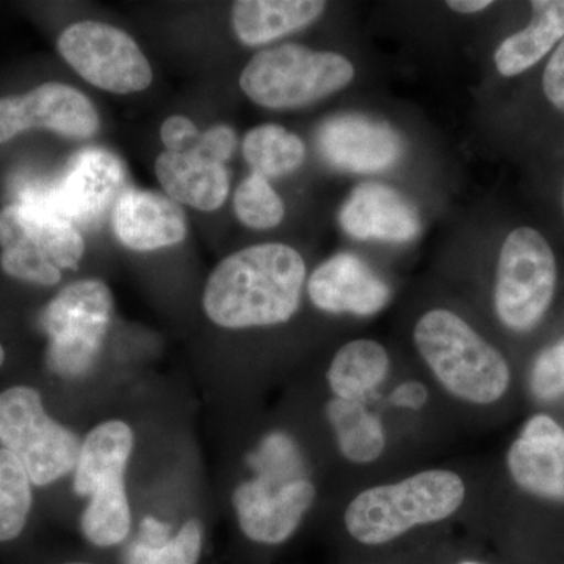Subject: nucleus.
<instances>
[{
  "instance_id": "f257e3e1",
  "label": "nucleus",
  "mask_w": 564,
  "mask_h": 564,
  "mask_svg": "<svg viewBox=\"0 0 564 564\" xmlns=\"http://www.w3.org/2000/svg\"><path fill=\"white\" fill-rule=\"evenodd\" d=\"M306 265L288 245L245 248L218 263L204 291V311L223 328L291 321L302 300Z\"/></svg>"
},
{
  "instance_id": "f03ea898",
  "label": "nucleus",
  "mask_w": 564,
  "mask_h": 564,
  "mask_svg": "<svg viewBox=\"0 0 564 564\" xmlns=\"http://www.w3.org/2000/svg\"><path fill=\"white\" fill-rule=\"evenodd\" d=\"M414 340L434 377L458 399L489 404L507 392L510 367L503 356L451 311L423 315Z\"/></svg>"
},
{
  "instance_id": "7ed1b4c3",
  "label": "nucleus",
  "mask_w": 564,
  "mask_h": 564,
  "mask_svg": "<svg viewBox=\"0 0 564 564\" xmlns=\"http://www.w3.org/2000/svg\"><path fill=\"white\" fill-rule=\"evenodd\" d=\"M466 496L459 475L426 470L395 485L375 486L359 494L345 513L348 533L359 543H389L417 525L433 524L455 513Z\"/></svg>"
},
{
  "instance_id": "20e7f679",
  "label": "nucleus",
  "mask_w": 564,
  "mask_h": 564,
  "mask_svg": "<svg viewBox=\"0 0 564 564\" xmlns=\"http://www.w3.org/2000/svg\"><path fill=\"white\" fill-rule=\"evenodd\" d=\"M132 447V430L120 421L96 426L80 447L74 491L90 497L82 514V532L99 547L120 544L131 530L124 474Z\"/></svg>"
},
{
  "instance_id": "39448f33",
  "label": "nucleus",
  "mask_w": 564,
  "mask_h": 564,
  "mask_svg": "<svg viewBox=\"0 0 564 564\" xmlns=\"http://www.w3.org/2000/svg\"><path fill=\"white\" fill-rule=\"evenodd\" d=\"M352 77L355 68L344 55L282 44L251 58L240 74V88L267 109H299L343 90Z\"/></svg>"
},
{
  "instance_id": "423d86ee",
  "label": "nucleus",
  "mask_w": 564,
  "mask_h": 564,
  "mask_svg": "<svg viewBox=\"0 0 564 564\" xmlns=\"http://www.w3.org/2000/svg\"><path fill=\"white\" fill-rule=\"evenodd\" d=\"M3 272L32 284L54 285L63 269H77L85 242L76 226L33 204L0 210Z\"/></svg>"
},
{
  "instance_id": "0eeeda50",
  "label": "nucleus",
  "mask_w": 564,
  "mask_h": 564,
  "mask_svg": "<svg viewBox=\"0 0 564 564\" xmlns=\"http://www.w3.org/2000/svg\"><path fill=\"white\" fill-rule=\"evenodd\" d=\"M0 444L36 486L54 484L76 469L82 447L76 434L46 414L40 393L25 386L0 393Z\"/></svg>"
},
{
  "instance_id": "6e6552de",
  "label": "nucleus",
  "mask_w": 564,
  "mask_h": 564,
  "mask_svg": "<svg viewBox=\"0 0 564 564\" xmlns=\"http://www.w3.org/2000/svg\"><path fill=\"white\" fill-rule=\"evenodd\" d=\"M113 299L102 281L74 282L43 311L41 328L50 337L47 366L63 378L91 369L109 329Z\"/></svg>"
},
{
  "instance_id": "1a4fd4ad",
  "label": "nucleus",
  "mask_w": 564,
  "mask_h": 564,
  "mask_svg": "<svg viewBox=\"0 0 564 564\" xmlns=\"http://www.w3.org/2000/svg\"><path fill=\"white\" fill-rule=\"evenodd\" d=\"M555 285L556 259L543 234L527 226L508 234L494 293L500 322L513 332H530L547 313Z\"/></svg>"
},
{
  "instance_id": "9d476101",
  "label": "nucleus",
  "mask_w": 564,
  "mask_h": 564,
  "mask_svg": "<svg viewBox=\"0 0 564 564\" xmlns=\"http://www.w3.org/2000/svg\"><path fill=\"white\" fill-rule=\"evenodd\" d=\"M124 165L102 148L77 152L65 173L51 184L22 192L21 203L33 204L76 226H95L124 192Z\"/></svg>"
},
{
  "instance_id": "9b49d317",
  "label": "nucleus",
  "mask_w": 564,
  "mask_h": 564,
  "mask_svg": "<svg viewBox=\"0 0 564 564\" xmlns=\"http://www.w3.org/2000/svg\"><path fill=\"white\" fill-rule=\"evenodd\" d=\"M57 46L70 68L101 90L129 95L151 85L150 62L120 29L104 22H76L62 33Z\"/></svg>"
},
{
  "instance_id": "f8f14e48",
  "label": "nucleus",
  "mask_w": 564,
  "mask_h": 564,
  "mask_svg": "<svg viewBox=\"0 0 564 564\" xmlns=\"http://www.w3.org/2000/svg\"><path fill=\"white\" fill-rule=\"evenodd\" d=\"M29 129H50L68 139L87 140L99 129V115L90 99L69 85H40L14 98H0V143Z\"/></svg>"
},
{
  "instance_id": "ddd939ff",
  "label": "nucleus",
  "mask_w": 564,
  "mask_h": 564,
  "mask_svg": "<svg viewBox=\"0 0 564 564\" xmlns=\"http://www.w3.org/2000/svg\"><path fill=\"white\" fill-rule=\"evenodd\" d=\"M317 147L334 169L358 174L384 172L404 151L402 137L391 126L359 113L337 115L323 122Z\"/></svg>"
},
{
  "instance_id": "4468645a",
  "label": "nucleus",
  "mask_w": 564,
  "mask_h": 564,
  "mask_svg": "<svg viewBox=\"0 0 564 564\" xmlns=\"http://www.w3.org/2000/svg\"><path fill=\"white\" fill-rule=\"evenodd\" d=\"M315 489L307 480H291L276 488L267 477L240 485L234 507L240 529L256 543L280 544L299 529L314 503Z\"/></svg>"
},
{
  "instance_id": "2eb2a0df",
  "label": "nucleus",
  "mask_w": 564,
  "mask_h": 564,
  "mask_svg": "<svg viewBox=\"0 0 564 564\" xmlns=\"http://www.w3.org/2000/svg\"><path fill=\"white\" fill-rule=\"evenodd\" d=\"M339 223L352 239L408 243L421 234L419 212L389 185L367 182L350 193Z\"/></svg>"
},
{
  "instance_id": "dca6fc26",
  "label": "nucleus",
  "mask_w": 564,
  "mask_h": 564,
  "mask_svg": "<svg viewBox=\"0 0 564 564\" xmlns=\"http://www.w3.org/2000/svg\"><path fill=\"white\" fill-rule=\"evenodd\" d=\"M508 469L519 488L564 502V430L545 414L530 419L508 452Z\"/></svg>"
},
{
  "instance_id": "f3484780",
  "label": "nucleus",
  "mask_w": 564,
  "mask_h": 564,
  "mask_svg": "<svg viewBox=\"0 0 564 564\" xmlns=\"http://www.w3.org/2000/svg\"><path fill=\"white\" fill-rule=\"evenodd\" d=\"M311 300L332 314L373 315L391 300L388 284L358 256L340 252L311 276Z\"/></svg>"
},
{
  "instance_id": "a211bd4d",
  "label": "nucleus",
  "mask_w": 564,
  "mask_h": 564,
  "mask_svg": "<svg viewBox=\"0 0 564 564\" xmlns=\"http://www.w3.org/2000/svg\"><path fill=\"white\" fill-rule=\"evenodd\" d=\"M115 236L135 251L173 247L187 237V220L180 204L155 192L126 188L111 209Z\"/></svg>"
},
{
  "instance_id": "6ab92c4d",
  "label": "nucleus",
  "mask_w": 564,
  "mask_h": 564,
  "mask_svg": "<svg viewBox=\"0 0 564 564\" xmlns=\"http://www.w3.org/2000/svg\"><path fill=\"white\" fill-rule=\"evenodd\" d=\"M155 174L173 202L193 209L217 210L228 198L229 173L225 163L212 161L196 148L162 152L155 162Z\"/></svg>"
},
{
  "instance_id": "aec40b11",
  "label": "nucleus",
  "mask_w": 564,
  "mask_h": 564,
  "mask_svg": "<svg viewBox=\"0 0 564 564\" xmlns=\"http://www.w3.org/2000/svg\"><path fill=\"white\" fill-rule=\"evenodd\" d=\"M325 7L321 0H240L234 3V31L247 46H261L313 24Z\"/></svg>"
},
{
  "instance_id": "412c9836",
  "label": "nucleus",
  "mask_w": 564,
  "mask_h": 564,
  "mask_svg": "<svg viewBox=\"0 0 564 564\" xmlns=\"http://www.w3.org/2000/svg\"><path fill=\"white\" fill-rule=\"evenodd\" d=\"M532 20L502 41L494 54L497 70L514 77L533 68L564 39V0H533Z\"/></svg>"
},
{
  "instance_id": "4be33fe9",
  "label": "nucleus",
  "mask_w": 564,
  "mask_h": 564,
  "mask_svg": "<svg viewBox=\"0 0 564 564\" xmlns=\"http://www.w3.org/2000/svg\"><path fill=\"white\" fill-rule=\"evenodd\" d=\"M389 356L373 340H352L337 351L329 367L328 381L337 399L361 402L362 397L383 383Z\"/></svg>"
},
{
  "instance_id": "5701e85b",
  "label": "nucleus",
  "mask_w": 564,
  "mask_h": 564,
  "mask_svg": "<svg viewBox=\"0 0 564 564\" xmlns=\"http://www.w3.org/2000/svg\"><path fill=\"white\" fill-rule=\"evenodd\" d=\"M203 530L198 521L182 525L176 536H170V525L147 518L141 522L140 536L126 552V564H198Z\"/></svg>"
},
{
  "instance_id": "b1692460",
  "label": "nucleus",
  "mask_w": 564,
  "mask_h": 564,
  "mask_svg": "<svg viewBox=\"0 0 564 564\" xmlns=\"http://www.w3.org/2000/svg\"><path fill=\"white\" fill-rule=\"evenodd\" d=\"M336 430L337 443L345 458L352 463H372L383 454L386 437L381 422L361 402L334 399L326 408Z\"/></svg>"
},
{
  "instance_id": "393cba45",
  "label": "nucleus",
  "mask_w": 564,
  "mask_h": 564,
  "mask_svg": "<svg viewBox=\"0 0 564 564\" xmlns=\"http://www.w3.org/2000/svg\"><path fill=\"white\" fill-rule=\"evenodd\" d=\"M243 155L252 173L265 177L291 174L303 165L306 148L299 135L276 124L251 129L243 140Z\"/></svg>"
},
{
  "instance_id": "a878e982",
  "label": "nucleus",
  "mask_w": 564,
  "mask_h": 564,
  "mask_svg": "<svg viewBox=\"0 0 564 564\" xmlns=\"http://www.w3.org/2000/svg\"><path fill=\"white\" fill-rule=\"evenodd\" d=\"M31 508V478L9 451L0 448V543L20 536Z\"/></svg>"
},
{
  "instance_id": "bb28decb",
  "label": "nucleus",
  "mask_w": 564,
  "mask_h": 564,
  "mask_svg": "<svg viewBox=\"0 0 564 564\" xmlns=\"http://www.w3.org/2000/svg\"><path fill=\"white\" fill-rule=\"evenodd\" d=\"M234 209L239 220L252 229H272L284 218V204L270 182L252 173L237 187Z\"/></svg>"
},
{
  "instance_id": "cd10ccee",
  "label": "nucleus",
  "mask_w": 564,
  "mask_h": 564,
  "mask_svg": "<svg viewBox=\"0 0 564 564\" xmlns=\"http://www.w3.org/2000/svg\"><path fill=\"white\" fill-rule=\"evenodd\" d=\"M530 389L538 400L551 402L564 393V339L545 348L533 364Z\"/></svg>"
},
{
  "instance_id": "c85d7f7f",
  "label": "nucleus",
  "mask_w": 564,
  "mask_h": 564,
  "mask_svg": "<svg viewBox=\"0 0 564 564\" xmlns=\"http://www.w3.org/2000/svg\"><path fill=\"white\" fill-rule=\"evenodd\" d=\"M543 90L547 101L564 113V39L560 41L545 65Z\"/></svg>"
},
{
  "instance_id": "c756f323",
  "label": "nucleus",
  "mask_w": 564,
  "mask_h": 564,
  "mask_svg": "<svg viewBox=\"0 0 564 564\" xmlns=\"http://www.w3.org/2000/svg\"><path fill=\"white\" fill-rule=\"evenodd\" d=\"M198 129L188 118L172 117L162 124L161 139L169 152H184L195 144Z\"/></svg>"
},
{
  "instance_id": "7c9ffc66",
  "label": "nucleus",
  "mask_w": 564,
  "mask_h": 564,
  "mask_svg": "<svg viewBox=\"0 0 564 564\" xmlns=\"http://www.w3.org/2000/svg\"><path fill=\"white\" fill-rule=\"evenodd\" d=\"M391 402L397 406L411 408L417 410L426 402V389L421 383H404L393 391Z\"/></svg>"
},
{
  "instance_id": "2f4dec72",
  "label": "nucleus",
  "mask_w": 564,
  "mask_h": 564,
  "mask_svg": "<svg viewBox=\"0 0 564 564\" xmlns=\"http://www.w3.org/2000/svg\"><path fill=\"white\" fill-rule=\"evenodd\" d=\"M447 6L463 14H474L492 6L491 0H451Z\"/></svg>"
},
{
  "instance_id": "473e14b6",
  "label": "nucleus",
  "mask_w": 564,
  "mask_h": 564,
  "mask_svg": "<svg viewBox=\"0 0 564 564\" xmlns=\"http://www.w3.org/2000/svg\"><path fill=\"white\" fill-rule=\"evenodd\" d=\"M6 361V351H3L2 345H0V366Z\"/></svg>"
},
{
  "instance_id": "72a5a7b5",
  "label": "nucleus",
  "mask_w": 564,
  "mask_h": 564,
  "mask_svg": "<svg viewBox=\"0 0 564 564\" xmlns=\"http://www.w3.org/2000/svg\"><path fill=\"white\" fill-rule=\"evenodd\" d=\"M462 564H481V563H475V562H463Z\"/></svg>"
},
{
  "instance_id": "f704fd0d",
  "label": "nucleus",
  "mask_w": 564,
  "mask_h": 564,
  "mask_svg": "<svg viewBox=\"0 0 564 564\" xmlns=\"http://www.w3.org/2000/svg\"><path fill=\"white\" fill-rule=\"evenodd\" d=\"M563 206H564V192H563Z\"/></svg>"
},
{
  "instance_id": "c9c22d12",
  "label": "nucleus",
  "mask_w": 564,
  "mask_h": 564,
  "mask_svg": "<svg viewBox=\"0 0 564 564\" xmlns=\"http://www.w3.org/2000/svg\"><path fill=\"white\" fill-rule=\"evenodd\" d=\"M68 564H82V563H68Z\"/></svg>"
}]
</instances>
